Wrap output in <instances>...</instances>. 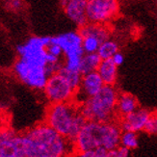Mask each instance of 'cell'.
<instances>
[{"label": "cell", "instance_id": "cell-23", "mask_svg": "<svg viewBox=\"0 0 157 157\" xmlns=\"http://www.w3.org/2000/svg\"><path fill=\"white\" fill-rule=\"evenodd\" d=\"M130 152L131 151L129 148L120 145L118 147L108 151L107 157H128L130 155Z\"/></svg>", "mask_w": 157, "mask_h": 157}, {"label": "cell", "instance_id": "cell-31", "mask_svg": "<svg viewBox=\"0 0 157 157\" xmlns=\"http://www.w3.org/2000/svg\"><path fill=\"white\" fill-rule=\"evenodd\" d=\"M88 1H91V0H88Z\"/></svg>", "mask_w": 157, "mask_h": 157}, {"label": "cell", "instance_id": "cell-2", "mask_svg": "<svg viewBox=\"0 0 157 157\" xmlns=\"http://www.w3.org/2000/svg\"><path fill=\"white\" fill-rule=\"evenodd\" d=\"M121 134V128L115 121H87L73 141L74 154L100 147L111 151L120 146Z\"/></svg>", "mask_w": 157, "mask_h": 157}, {"label": "cell", "instance_id": "cell-30", "mask_svg": "<svg viewBox=\"0 0 157 157\" xmlns=\"http://www.w3.org/2000/svg\"><path fill=\"white\" fill-rule=\"evenodd\" d=\"M155 1H156V3H157V0H155Z\"/></svg>", "mask_w": 157, "mask_h": 157}, {"label": "cell", "instance_id": "cell-21", "mask_svg": "<svg viewBox=\"0 0 157 157\" xmlns=\"http://www.w3.org/2000/svg\"><path fill=\"white\" fill-rule=\"evenodd\" d=\"M144 131L149 135H157V111L151 113L145 126Z\"/></svg>", "mask_w": 157, "mask_h": 157}, {"label": "cell", "instance_id": "cell-25", "mask_svg": "<svg viewBox=\"0 0 157 157\" xmlns=\"http://www.w3.org/2000/svg\"><path fill=\"white\" fill-rule=\"evenodd\" d=\"M5 7L11 12H18L23 8V0H5Z\"/></svg>", "mask_w": 157, "mask_h": 157}, {"label": "cell", "instance_id": "cell-28", "mask_svg": "<svg viewBox=\"0 0 157 157\" xmlns=\"http://www.w3.org/2000/svg\"><path fill=\"white\" fill-rule=\"evenodd\" d=\"M67 1H69V0H60V2L62 3V5H63L64 3H66Z\"/></svg>", "mask_w": 157, "mask_h": 157}, {"label": "cell", "instance_id": "cell-16", "mask_svg": "<svg viewBox=\"0 0 157 157\" xmlns=\"http://www.w3.org/2000/svg\"><path fill=\"white\" fill-rule=\"evenodd\" d=\"M101 58L98 52L94 53H84L82 56L80 64V72L85 74L88 72H92L98 71V67L101 62Z\"/></svg>", "mask_w": 157, "mask_h": 157}, {"label": "cell", "instance_id": "cell-11", "mask_svg": "<svg viewBox=\"0 0 157 157\" xmlns=\"http://www.w3.org/2000/svg\"><path fill=\"white\" fill-rule=\"evenodd\" d=\"M151 113L147 109L138 107L135 111L122 118H120L119 124L122 131H144L147 122Z\"/></svg>", "mask_w": 157, "mask_h": 157}, {"label": "cell", "instance_id": "cell-27", "mask_svg": "<svg viewBox=\"0 0 157 157\" xmlns=\"http://www.w3.org/2000/svg\"><path fill=\"white\" fill-rule=\"evenodd\" d=\"M112 60H113V62L117 65L118 67L121 66L122 64H124V54H122L121 52L118 51L117 53H115L113 57H112Z\"/></svg>", "mask_w": 157, "mask_h": 157}, {"label": "cell", "instance_id": "cell-9", "mask_svg": "<svg viewBox=\"0 0 157 157\" xmlns=\"http://www.w3.org/2000/svg\"><path fill=\"white\" fill-rule=\"evenodd\" d=\"M104 85L103 80L97 71L83 74L74 101H76L78 104L82 103L87 98H90L99 93Z\"/></svg>", "mask_w": 157, "mask_h": 157}, {"label": "cell", "instance_id": "cell-17", "mask_svg": "<svg viewBox=\"0 0 157 157\" xmlns=\"http://www.w3.org/2000/svg\"><path fill=\"white\" fill-rule=\"evenodd\" d=\"M118 51H119L118 43L111 40L110 38L100 44L98 53L101 59H109L112 58L114 54L117 53Z\"/></svg>", "mask_w": 157, "mask_h": 157}, {"label": "cell", "instance_id": "cell-24", "mask_svg": "<svg viewBox=\"0 0 157 157\" xmlns=\"http://www.w3.org/2000/svg\"><path fill=\"white\" fill-rule=\"evenodd\" d=\"M16 135V132H13L11 129L8 128H0V147H4L13 136Z\"/></svg>", "mask_w": 157, "mask_h": 157}, {"label": "cell", "instance_id": "cell-8", "mask_svg": "<svg viewBox=\"0 0 157 157\" xmlns=\"http://www.w3.org/2000/svg\"><path fill=\"white\" fill-rule=\"evenodd\" d=\"M119 0H91L88 1V21L101 24H109L119 16Z\"/></svg>", "mask_w": 157, "mask_h": 157}, {"label": "cell", "instance_id": "cell-5", "mask_svg": "<svg viewBox=\"0 0 157 157\" xmlns=\"http://www.w3.org/2000/svg\"><path fill=\"white\" fill-rule=\"evenodd\" d=\"M13 71L21 83L35 91H43L51 75L47 67L32 64L20 58L16 61Z\"/></svg>", "mask_w": 157, "mask_h": 157}, {"label": "cell", "instance_id": "cell-18", "mask_svg": "<svg viewBox=\"0 0 157 157\" xmlns=\"http://www.w3.org/2000/svg\"><path fill=\"white\" fill-rule=\"evenodd\" d=\"M59 72L62 74V75L67 80V82L71 85V87L74 89V90H78V88L80 86L81 83V79H82V74L79 71H71L67 70L66 67H64L62 66V67L59 70Z\"/></svg>", "mask_w": 157, "mask_h": 157}, {"label": "cell", "instance_id": "cell-13", "mask_svg": "<svg viewBox=\"0 0 157 157\" xmlns=\"http://www.w3.org/2000/svg\"><path fill=\"white\" fill-rule=\"evenodd\" d=\"M78 31L82 37L92 36L98 39L101 43L111 38V29L109 27V24H101L88 21L83 26L79 27Z\"/></svg>", "mask_w": 157, "mask_h": 157}, {"label": "cell", "instance_id": "cell-15", "mask_svg": "<svg viewBox=\"0 0 157 157\" xmlns=\"http://www.w3.org/2000/svg\"><path fill=\"white\" fill-rule=\"evenodd\" d=\"M139 107L138 100L133 94L128 93L119 94L118 100H117V107H116V112H117V117L122 118L124 116L132 113Z\"/></svg>", "mask_w": 157, "mask_h": 157}, {"label": "cell", "instance_id": "cell-22", "mask_svg": "<svg viewBox=\"0 0 157 157\" xmlns=\"http://www.w3.org/2000/svg\"><path fill=\"white\" fill-rule=\"evenodd\" d=\"M108 151L104 147H97L94 149H89V151H83L78 154L81 157H107Z\"/></svg>", "mask_w": 157, "mask_h": 157}, {"label": "cell", "instance_id": "cell-20", "mask_svg": "<svg viewBox=\"0 0 157 157\" xmlns=\"http://www.w3.org/2000/svg\"><path fill=\"white\" fill-rule=\"evenodd\" d=\"M82 47H83V50L85 53H94V52H98L99 45L101 42L94 37L92 36H86V37H82Z\"/></svg>", "mask_w": 157, "mask_h": 157}, {"label": "cell", "instance_id": "cell-26", "mask_svg": "<svg viewBox=\"0 0 157 157\" xmlns=\"http://www.w3.org/2000/svg\"><path fill=\"white\" fill-rule=\"evenodd\" d=\"M46 50H47V52H48L49 54H52V55H55V56L60 57V58H64L63 49L61 48V46L58 44L53 43L52 40L50 42V44L47 45Z\"/></svg>", "mask_w": 157, "mask_h": 157}, {"label": "cell", "instance_id": "cell-4", "mask_svg": "<svg viewBox=\"0 0 157 157\" xmlns=\"http://www.w3.org/2000/svg\"><path fill=\"white\" fill-rule=\"evenodd\" d=\"M118 95L115 86L104 85L99 93L79 104L80 111L87 121L100 122L114 121L117 117Z\"/></svg>", "mask_w": 157, "mask_h": 157}, {"label": "cell", "instance_id": "cell-7", "mask_svg": "<svg viewBox=\"0 0 157 157\" xmlns=\"http://www.w3.org/2000/svg\"><path fill=\"white\" fill-rule=\"evenodd\" d=\"M43 92L49 103L72 101L76 94V90H74L59 71L49 76Z\"/></svg>", "mask_w": 157, "mask_h": 157}, {"label": "cell", "instance_id": "cell-3", "mask_svg": "<svg viewBox=\"0 0 157 157\" xmlns=\"http://www.w3.org/2000/svg\"><path fill=\"white\" fill-rule=\"evenodd\" d=\"M87 120L76 101L50 103L46 110L45 122L72 143Z\"/></svg>", "mask_w": 157, "mask_h": 157}, {"label": "cell", "instance_id": "cell-10", "mask_svg": "<svg viewBox=\"0 0 157 157\" xmlns=\"http://www.w3.org/2000/svg\"><path fill=\"white\" fill-rule=\"evenodd\" d=\"M82 38L79 31H69L60 34V35L51 37L53 43L58 44L63 49L64 57L80 55L85 53L82 47Z\"/></svg>", "mask_w": 157, "mask_h": 157}, {"label": "cell", "instance_id": "cell-6", "mask_svg": "<svg viewBox=\"0 0 157 157\" xmlns=\"http://www.w3.org/2000/svg\"><path fill=\"white\" fill-rule=\"evenodd\" d=\"M51 42L49 36H33L24 43L17 45L16 50L18 58L32 64L47 67L46 47Z\"/></svg>", "mask_w": 157, "mask_h": 157}, {"label": "cell", "instance_id": "cell-19", "mask_svg": "<svg viewBox=\"0 0 157 157\" xmlns=\"http://www.w3.org/2000/svg\"><path fill=\"white\" fill-rule=\"evenodd\" d=\"M121 146H124L130 151L137 148L139 146V138L137 132L134 131H122L121 134Z\"/></svg>", "mask_w": 157, "mask_h": 157}, {"label": "cell", "instance_id": "cell-1", "mask_svg": "<svg viewBox=\"0 0 157 157\" xmlns=\"http://www.w3.org/2000/svg\"><path fill=\"white\" fill-rule=\"evenodd\" d=\"M24 157H64L74 153L73 143L44 122L22 134Z\"/></svg>", "mask_w": 157, "mask_h": 157}, {"label": "cell", "instance_id": "cell-14", "mask_svg": "<svg viewBox=\"0 0 157 157\" xmlns=\"http://www.w3.org/2000/svg\"><path fill=\"white\" fill-rule=\"evenodd\" d=\"M97 71L105 85L115 86L118 79V66L113 62L112 58L102 59Z\"/></svg>", "mask_w": 157, "mask_h": 157}, {"label": "cell", "instance_id": "cell-29", "mask_svg": "<svg viewBox=\"0 0 157 157\" xmlns=\"http://www.w3.org/2000/svg\"><path fill=\"white\" fill-rule=\"evenodd\" d=\"M1 124H2V121H1V119H0V128H3V126Z\"/></svg>", "mask_w": 157, "mask_h": 157}, {"label": "cell", "instance_id": "cell-12", "mask_svg": "<svg viewBox=\"0 0 157 157\" xmlns=\"http://www.w3.org/2000/svg\"><path fill=\"white\" fill-rule=\"evenodd\" d=\"M88 0H69L63 4L66 17L78 28L88 22L87 17Z\"/></svg>", "mask_w": 157, "mask_h": 157}]
</instances>
